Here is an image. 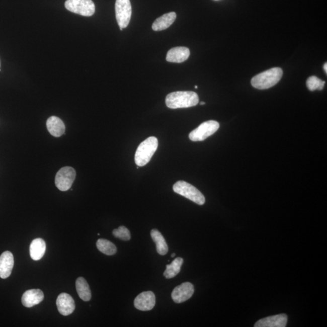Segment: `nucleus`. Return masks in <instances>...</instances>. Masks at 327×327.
<instances>
[{"label": "nucleus", "mask_w": 327, "mask_h": 327, "mask_svg": "<svg viewBox=\"0 0 327 327\" xmlns=\"http://www.w3.org/2000/svg\"><path fill=\"white\" fill-rule=\"evenodd\" d=\"M46 125L50 134L55 137H59L65 132V127L63 121L57 117L52 116L50 117L47 121Z\"/></svg>", "instance_id": "dca6fc26"}, {"label": "nucleus", "mask_w": 327, "mask_h": 327, "mask_svg": "<svg viewBox=\"0 0 327 327\" xmlns=\"http://www.w3.org/2000/svg\"><path fill=\"white\" fill-rule=\"evenodd\" d=\"M177 14L174 12L163 15L154 21L152 25L154 31H161L168 29L176 20Z\"/></svg>", "instance_id": "f3484780"}, {"label": "nucleus", "mask_w": 327, "mask_h": 327, "mask_svg": "<svg viewBox=\"0 0 327 327\" xmlns=\"http://www.w3.org/2000/svg\"><path fill=\"white\" fill-rule=\"evenodd\" d=\"M14 265V256L11 252L6 251L0 256V278L10 277Z\"/></svg>", "instance_id": "ddd939ff"}, {"label": "nucleus", "mask_w": 327, "mask_h": 327, "mask_svg": "<svg viewBox=\"0 0 327 327\" xmlns=\"http://www.w3.org/2000/svg\"><path fill=\"white\" fill-rule=\"evenodd\" d=\"M151 237L156 246L157 252L160 255H165L168 252V246L166 243L165 237L156 229L151 231Z\"/></svg>", "instance_id": "aec40b11"}, {"label": "nucleus", "mask_w": 327, "mask_h": 327, "mask_svg": "<svg viewBox=\"0 0 327 327\" xmlns=\"http://www.w3.org/2000/svg\"><path fill=\"white\" fill-rule=\"evenodd\" d=\"M200 105H206V103H205V102H201V103H200Z\"/></svg>", "instance_id": "a878e982"}, {"label": "nucleus", "mask_w": 327, "mask_h": 327, "mask_svg": "<svg viewBox=\"0 0 327 327\" xmlns=\"http://www.w3.org/2000/svg\"><path fill=\"white\" fill-rule=\"evenodd\" d=\"M76 288L78 296L83 301H89L92 298V293L88 282L83 277H79L76 281Z\"/></svg>", "instance_id": "6ab92c4d"}, {"label": "nucleus", "mask_w": 327, "mask_h": 327, "mask_svg": "<svg viewBox=\"0 0 327 327\" xmlns=\"http://www.w3.org/2000/svg\"><path fill=\"white\" fill-rule=\"evenodd\" d=\"M287 315L280 314L263 318L255 323V327H285L287 326Z\"/></svg>", "instance_id": "f8f14e48"}, {"label": "nucleus", "mask_w": 327, "mask_h": 327, "mask_svg": "<svg viewBox=\"0 0 327 327\" xmlns=\"http://www.w3.org/2000/svg\"><path fill=\"white\" fill-rule=\"evenodd\" d=\"M75 177V169L70 167L62 168L56 175L55 185L61 191H67L72 187Z\"/></svg>", "instance_id": "6e6552de"}, {"label": "nucleus", "mask_w": 327, "mask_h": 327, "mask_svg": "<svg viewBox=\"0 0 327 327\" xmlns=\"http://www.w3.org/2000/svg\"><path fill=\"white\" fill-rule=\"evenodd\" d=\"M59 313L63 316H68L72 314L75 309V301L70 294L62 293L56 299Z\"/></svg>", "instance_id": "9b49d317"}, {"label": "nucleus", "mask_w": 327, "mask_h": 327, "mask_svg": "<svg viewBox=\"0 0 327 327\" xmlns=\"http://www.w3.org/2000/svg\"><path fill=\"white\" fill-rule=\"evenodd\" d=\"M158 147V141L156 137L150 136L142 142L136 151L135 161L139 167H142L150 161Z\"/></svg>", "instance_id": "7ed1b4c3"}, {"label": "nucleus", "mask_w": 327, "mask_h": 327, "mask_svg": "<svg viewBox=\"0 0 327 327\" xmlns=\"http://www.w3.org/2000/svg\"><path fill=\"white\" fill-rule=\"evenodd\" d=\"M198 103V95L192 91L172 92L166 98V106L172 109L188 108L197 105Z\"/></svg>", "instance_id": "f257e3e1"}, {"label": "nucleus", "mask_w": 327, "mask_h": 327, "mask_svg": "<svg viewBox=\"0 0 327 327\" xmlns=\"http://www.w3.org/2000/svg\"><path fill=\"white\" fill-rule=\"evenodd\" d=\"M112 233L115 237L121 240H129L131 238L130 231L124 226H120L118 228L114 229Z\"/></svg>", "instance_id": "b1692460"}, {"label": "nucleus", "mask_w": 327, "mask_h": 327, "mask_svg": "<svg viewBox=\"0 0 327 327\" xmlns=\"http://www.w3.org/2000/svg\"><path fill=\"white\" fill-rule=\"evenodd\" d=\"M219 128L218 122L214 120L204 122L190 133L189 138L192 141H204L213 135Z\"/></svg>", "instance_id": "423d86ee"}, {"label": "nucleus", "mask_w": 327, "mask_h": 327, "mask_svg": "<svg viewBox=\"0 0 327 327\" xmlns=\"http://www.w3.org/2000/svg\"><path fill=\"white\" fill-rule=\"evenodd\" d=\"M44 297L43 291L40 289L27 290L23 294L22 302L25 307L31 308L39 304L40 302H42Z\"/></svg>", "instance_id": "4468645a"}, {"label": "nucleus", "mask_w": 327, "mask_h": 327, "mask_svg": "<svg viewBox=\"0 0 327 327\" xmlns=\"http://www.w3.org/2000/svg\"><path fill=\"white\" fill-rule=\"evenodd\" d=\"M116 19L120 28H126L132 16L130 0H117L115 3Z\"/></svg>", "instance_id": "0eeeda50"}, {"label": "nucleus", "mask_w": 327, "mask_h": 327, "mask_svg": "<svg viewBox=\"0 0 327 327\" xmlns=\"http://www.w3.org/2000/svg\"><path fill=\"white\" fill-rule=\"evenodd\" d=\"M97 249L101 252L106 255H114L117 253V249L112 242L105 239H99L97 242Z\"/></svg>", "instance_id": "4be33fe9"}, {"label": "nucleus", "mask_w": 327, "mask_h": 327, "mask_svg": "<svg viewBox=\"0 0 327 327\" xmlns=\"http://www.w3.org/2000/svg\"><path fill=\"white\" fill-rule=\"evenodd\" d=\"M65 7L71 13L84 17H91L95 12V6L92 0H67Z\"/></svg>", "instance_id": "39448f33"}, {"label": "nucleus", "mask_w": 327, "mask_h": 327, "mask_svg": "<svg viewBox=\"0 0 327 327\" xmlns=\"http://www.w3.org/2000/svg\"><path fill=\"white\" fill-rule=\"evenodd\" d=\"M46 250V242L43 239H35L30 246V255L33 260L39 261L45 254Z\"/></svg>", "instance_id": "a211bd4d"}, {"label": "nucleus", "mask_w": 327, "mask_h": 327, "mask_svg": "<svg viewBox=\"0 0 327 327\" xmlns=\"http://www.w3.org/2000/svg\"><path fill=\"white\" fill-rule=\"evenodd\" d=\"M155 302V296L152 291H144L136 296L134 300V305L139 310L149 311L152 310Z\"/></svg>", "instance_id": "9d476101"}, {"label": "nucleus", "mask_w": 327, "mask_h": 327, "mask_svg": "<svg viewBox=\"0 0 327 327\" xmlns=\"http://www.w3.org/2000/svg\"><path fill=\"white\" fill-rule=\"evenodd\" d=\"M0 71H1V70H0Z\"/></svg>", "instance_id": "c756f323"}, {"label": "nucleus", "mask_w": 327, "mask_h": 327, "mask_svg": "<svg viewBox=\"0 0 327 327\" xmlns=\"http://www.w3.org/2000/svg\"><path fill=\"white\" fill-rule=\"evenodd\" d=\"M323 69H324V70H325V73H327V64L326 63L324 64Z\"/></svg>", "instance_id": "393cba45"}, {"label": "nucleus", "mask_w": 327, "mask_h": 327, "mask_svg": "<svg viewBox=\"0 0 327 327\" xmlns=\"http://www.w3.org/2000/svg\"><path fill=\"white\" fill-rule=\"evenodd\" d=\"M306 84H307L309 91H322L324 88V86H325V82L322 79L318 78L316 76H311L309 77Z\"/></svg>", "instance_id": "5701e85b"}, {"label": "nucleus", "mask_w": 327, "mask_h": 327, "mask_svg": "<svg viewBox=\"0 0 327 327\" xmlns=\"http://www.w3.org/2000/svg\"><path fill=\"white\" fill-rule=\"evenodd\" d=\"M175 257V254H172V255H171V257L174 258Z\"/></svg>", "instance_id": "bb28decb"}, {"label": "nucleus", "mask_w": 327, "mask_h": 327, "mask_svg": "<svg viewBox=\"0 0 327 327\" xmlns=\"http://www.w3.org/2000/svg\"><path fill=\"white\" fill-rule=\"evenodd\" d=\"M183 262L182 258H177L172 262L171 264L166 266V270L164 272V276L166 278L171 279L175 277L180 272Z\"/></svg>", "instance_id": "412c9836"}, {"label": "nucleus", "mask_w": 327, "mask_h": 327, "mask_svg": "<svg viewBox=\"0 0 327 327\" xmlns=\"http://www.w3.org/2000/svg\"><path fill=\"white\" fill-rule=\"evenodd\" d=\"M195 89H198V86H195Z\"/></svg>", "instance_id": "cd10ccee"}, {"label": "nucleus", "mask_w": 327, "mask_h": 327, "mask_svg": "<svg viewBox=\"0 0 327 327\" xmlns=\"http://www.w3.org/2000/svg\"><path fill=\"white\" fill-rule=\"evenodd\" d=\"M121 31H123V28H120Z\"/></svg>", "instance_id": "c85d7f7f"}, {"label": "nucleus", "mask_w": 327, "mask_h": 327, "mask_svg": "<svg viewBox=\"0 0 327 327\" xmlns=\"http://www.w3.org/2000/svg\"><path fill=\"white\" fill-rule=\"evenodd\" d=\"M190 50L186 47H176L168 52L166 60L171 62L181 63L189 58Z\"/></svg>", "instance_id": "2eb2a0df"}, {"label": "nucleus", "mask_w": 327, "mask_h": 327, "mask_svg": "<svg viewBox=\"0 0 327 327\" xmlns=\"http://www.w3.org/2000/svg\"><path fill=\"white\" fill-rule=\"evenodd\" d=\"M282 75L283 71L281 68H272L255 76L251 80V84L253 87L260 90L268 89L278 84Z\"/></svg>", "instance_id": "f03ea898"}, {"label": "nucleus", "mask_w": 327, "mask_h": 327, "mask_svg": "<svg viewBox=\"0 0 327 327\" xmlns=\"http://www.w3.org/2000/svg\"><path fill=\"white\" fill-rule=\"evenodd\" d=\"M174 191L198 205H204L206 202L204 196L195 187L184 181H178L173 187Z\"/></svg>", "instance_id": "20e7f679"}, {"label": "nucleus", "mask_w": 327, "mask_h": 327, "mask_svg": "<svg viewBox=\"0 0 327 327\" xmlns=\"http://www.w3.org/2000/svg\"><path fill=\"white\" fill-rule=\"evenodd\" d=\"M194 286L190 282H184L175 287L172 293V298L175 302L180 304L187 301L194 293Z\"/></svg>", "instance_id": "1a4fd4ad"}]
</instances>
